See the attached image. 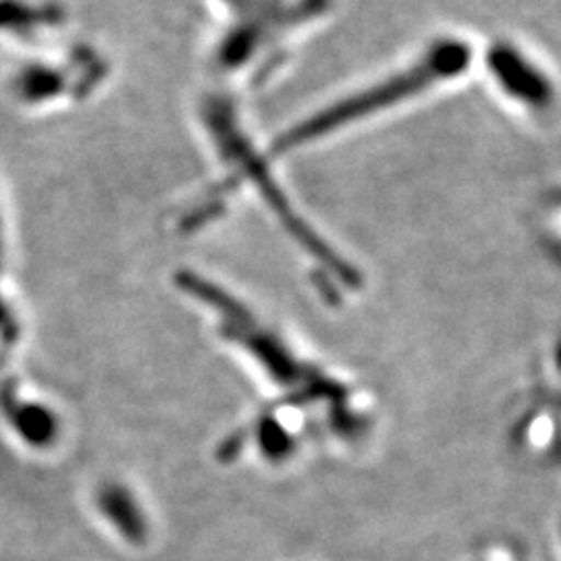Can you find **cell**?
I'll return each mask as SVG.
<instances>
[{
  "instance_id": "obj_1",
  "label": "cell",
  "mask_w": 561,
  "mask_h": 561,
  "mask_svg": "<svg viewBox=\"0 0 561 561\" xmlns=\"http://www.w3.org/2000/svg\"><path fill=\"white\" fill-rule=\"evenodd\" d=\"M468 48L458 42H447L437 46L428 57L408 69L405 73L393 76L389 80L381 81L375 85L370 92H360L347 101L341 102L335 108H327L319 113L317 117L306 121L304 125L294 127L289 134L283 136V140L277 144L279 150H294L306 146L310 141L321 140V136H327L335 129H341L350 125L352 119H362L366 115H375L382 108L391 106L393 102L405 101L435 81L451 78L460 73L461 69L468 65Z\"/></svg>"
},
{
  "instance_id": "obj_4",
  "label": "cell",
  "mask_w": 561,
  "mask_h": 561,
  "mask_svg": "<svg viewBox=\"0 0 561 561\" xmlns=\"http://www.w3.org/2000/svg\"><path fill=\"white\" fill-rule=\"evenodd\" d=\"M493 69L500 76V80L507 85L510 92L528 102H545L549 96L547 83L533 73V69H526L524 62L510 50L493 53Z\"/></svg>"
},
{
  "instance_id": "obj_6",
  "label": "cell",
  "mask_w": 561,
  "mask_h": 561,
  "mask_svg": "<svg viewBox=\"0 0 561 561\" xmlns=\"http://www.w3.org/2000/svg\"><path fill=\"white\" fill-rule=\"evenodd\" d=\"M243 443H245V433H233L231 437H227L219 447V460L231 461L233 458H238L243 449Z\"/></svg>"
},
{
  "instance_id": "obj_7",
  "label": "cell",
  "mask_w": 561,
  "mask_h": 561,
  "mask_svg": "<svg viewBox=\"0 0 561 561\" xmlns=\"http://www.w3.org/2000/svg\"><path fill=\"white\" fill-rule=\"evenodd\" d=\"M333 426H335V431H341L345 435H356L360 428L366 426V422L356 421V416H352L347 412H337L333 416Z\"/></svg>"
},
{
  "instance_id": "obj_5",
  "label": "cell",
  "mask_w": 561,
  "mask_h": 561,
  "mask_svg": "<svg viewBox=\"0 0 561 561\" xmlns=\"http://www.w3.org/2000/svg\"><path fill=\"white\" fill-rule=\"evenodd\" d=\"M256 433H259V445H261L262 454H264L268 460H285V458L291 454L294 439H291V435H289L273 416L262 419V421L259 422Z\"/></svg>"
},
{
  "instance_id": "obj_3",
  "label": "cell",
  "mask_w": 561,
  "mask_h": 561,
  "mask_svg": "<svg viewBox=\"0 0 561 561\" xmlns=\"http://www.w3.org/2000/svg\"><path fill=\"white\" fill-rule=\"evenodd\" d=\"M102 514L117 526L127 541L144 542L148 537V524L140 505L121 484H106L99 495Z\"/></svg>"
},
{
  "instance_id": "obj_2",
  "label": "cell",
  "mask_w": 561,
  "mask_h": 561,
  "mask_svg": "<svg viewBox=\"0 0 561 561\" xmlns=\"http://www.w3.org/2000/svg\"><path fill=\"white\" fill-rule=\"evenodd\" d=\"M222 333L229 340L240 341L241 345H245L262 362V366L268 370V375L275 381L291 385L304 377L300 364L289 356L285 345L268 333L252 331V322H248V324L227 322L222 327Z\"/></svg>"
}]
</instances>
